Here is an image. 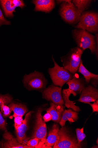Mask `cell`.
Returning <instances> with one entry per match:
<instances>
[{"mask_svg":"<svg viewBox=\"0 0 98 148\" xmlns=\"http://www.w3.org/2000/svg\"><path fill=\"white\" fill-rule=\"evenodd\" d=\"M89 104L92 108L93 109V112H98V100H97L96 101L94 102L93 104L91 103H90L89 102L86 103Z\"/></svg>","mask_w":98,"mask_h":148,"instance_id":"obj_29","label":"cell"},{"mask_svg":"<svg viewBox=\"0 0 98 148\" xmlns=\"http://www.w3.org/2000/svg\"><path fill=\"white\" fill-rule=\"evenodd\" d=\"M52 59L54 66L53 68L49 69V73L54 85L62 88L65 84L72 78L74 75L64 67L60 66L55 62L53 56Z\"/></svg>","mask_w":98,"mask_h":148,"instance_id":"obj_4","label":"cell"},{"mask_svg":"<svg viewBox=\"0 0 98 148\" xmlns=\"http://www.w3.org/2000/svg\"><path fill=\"white\" fill-rule=\"evenodd\" d=\"M32 3L35 5V11L46 13L51 12L55 6V1L53 0H35Z\"/></svg>","mask_w":98,"mask_h":148,"instance_id":"obj_14","label":"cell"},{"mask_svg":"<svg viewBox=\"0 0 98 148\" xmlns=\"http://www.w3.org/2000/svg\"><path fill=\"white\" fill-rule=\"evenodd\" d=\"M6 142L3 145L4 148H29L26 145L20 144L16 139L14 138L12 134L7 130L3 136Z\"/></svg>","mask_w":98,"mask_h":148,"instance_id":"obj_17","label":"cell"},{"mask_svg":"<svg viewBox=\"0 0 98 148\" xmlns=\"http://www.w3.org/2000/svg\"><path fill=\"white\" fill-rule=\"evenodd\" d=\"M72 2L76 7L82 13L87 9L92 1L90 0H73Z\"/></svg>","mask_w":98,"mask_h":148,"instance_id":"obj_23","label":"cell"},{"mask_svg":"<svg viewBox=\"0 0 98 148\" xmlns=\"http://www.w3.org/2000/svg\"><path fill=\"white\" fill-rule=\"evenodd\" d=\"M73 38L78 47L83 51L89 49L92 54H95L96 44L95 37L86 30L76 29L72 31Z\"/></svg>","mask_w":98,"mask_h":148,"instance_id":"obj_1","label":"cell"},{"mask_svg":"<svg viewBox=\"0 0 98 148\" xmlns=\"http://www.w3.org/2000/svg\"><path fill=\"white\" fill-rule=\"evenodd\" d=\"M64 106L56 105L53 103H50V106L47 110L52 116V120L57 123L60 122L64 111Z\"/></svg>","mask_w":98,"mask_h":148,"instance_id":"obj_18","label":"cell"},{"mask_svg":"<svg viewBox=\"0 0 98 148\" xmlns=\"http://www.w3.org/2000/svg\"><path fill=\"white\" fill-rule=\"evenodd\" d=\"M78 72L83 75L84 78L87 84H89L91 81L94 86L96 87L98 84V75L91 73L86 69L83 65L81 60Z\"/></svg>","mask_w":98,"mask_h":148,"instance_id":"obj_16","label":"cell"},{"mask_svg":"<svg viewBox=\"0 0 98 148\" xmlns=\"http://www.w3.org/2000/svg\"><path fill=\"white\" fill-rule=\"evenodd\" d=\"M33 112H30L26 114L23 123L16 131L17 140L20 144L26 145L29 138L26 135V132L28 128V124L30 116Z\"/></svg>","mask_w":98,"mask_h":148,"instance_id":"obj_13","label":"cell"},{"mask_svg":"<svg viewBox=\"0 0 98 148\" xmlns=\"http://www.w3.org/2000/svg\"><path fill=\"white\" fill-rule=\"evenodd\" d=\"M72 1H70V0H64V1H62V0H61V1H56V2L58 4H60V3H62L65 2H72Z\"/></svg>","mask_w":98,"mask_h":148,"instance_id":"obj_32","label":"cell"},{"mask_svg":"<svg viewBox=\"0 0 98 148\" xmlns=\"http://www.w3.org/2000/svg\"><path fill=\"white\" fill-rule=\"evenodd\" d=\"M75 27L89 32L96 33L98 31V13L91 11L83 12Z\"/></svg>","mask_w":98,"mask_h":148,"instance_id":"obj_3","label":"cell"},{"mask_svg":"<svg viewBox=\"0 0 98 148\" xmlns=\"http://www.w3.org/2000/svg\"><path fill=\"white\" fill-rule=\"evenodd\" d=\"M59 128L57 124L53 125L49 132L47 138L41 145L40 148H51L53 147L57 140Z\"/></svg>","mask_w":98,"mask_h":148,"instance_id":"obj_15","label":"cell"},{"mask_svg":"<svg viewBox=\"0 0 98 148\" xmlns=\"http://www.w3.org/2000/svg\"><path fill=\"white\" fill-rule=\"evenodd\" d=\"M23 82L30 89L40 90L45 88L47 80L43 73L35 71L29 75H25Z\"/></svg>","mask_w":98,"mask_h":148,"instance_id":"obj_6","label":"cell"},{"mask_svg":"<svg viewBox=\"0 0 98 148\" xmlns=\"http://www.w3.org/2000/svg\"><path fill=\"white\" fill-rule=\"evenodd\" d=\"M98 99V90L91 85L86 86L80 94L78 101L86 103L95 102Z\"/></svg>","mask_w":98,"mask_h":148,"instance_id":"obj_11","label":"cell"},{"mask_svg":"<svg viewBox=\"0 0 98 148\" xmlns=\"http://www.w3.org/2000/svg\"><path fill=\"white\" fill-rule=\"evenodd\" d=\"M43 119L45 122H48L52 119L51 115L48 112L44 115L43 117Z\"/></svg>","mask_w":98,"mask_h":148,"instance_id":"obj_30","label":"cell"},{"mask_svg":"<svg viewBox=\"0 0 98 148\" xmlns=\"http://www.w3.org/2000/svg\"><path fill=\"white\" fill-rule=\"evenodd\" d=\"M14 117V127L16 131L22 124L23 120L22 117L21 116H18Z\"/></svg>","mask_w":98,"mask_h":148,"instance_id":"obj_26","label":"cell"},{"mask_svg":"<svg viewBox=\"0 0 98 148\" xmlns=\"http://www.w3.org/2000/svg\"><path fill=\"white\" fill-rule=\"evenodd\" d=\"M78 143L80 145L81 142L86 137V134L83 132V127L81 129L77 128L76 130Z\"/></svg>","mask_w":98,"mask_h":148,"instance_id":"obj_24","label":"cell"},{"mask_svg":"<svg viewBox=\"0 0 98 148\" xmlns=\"http://www.w3.org/2000/svg\"><path fill=\"white\" fill-rule=\"evenodd\" d=\"M10 24L11 22L5 18L2 10L0 9V27L2 25H9Z\"/></svg>","mask_w":98,"mask_h":148,"instance_id":"obj_27","label":"cell"},{"mask_svg":"<svg viewBox=\"0 0 98 148\" xmlns=\"http://www.w3.org/2000/svg\"><path fill=\"white\" fill-rule=\"evenodd\" d=\"M8 106L11 111L13 112L14 114L10 118H12L18 116H23L27 112L26 107L24 105L20 103H10Z\"/></svg>","mask_w":98,"mask_h":148,"instance_id":"obj_22","label":"cell"},{"mask_svg":"<svg viewBox=\"0 0 98 148\" xmlns=\"http://www.w3.org/2000/svg\"><path fill=\"white\" fill-rule=\"evenodd\" d=\"M6 124L3 119L1 112H0V130H6Z\"/></svg>","mask_w":98,"mask_h":148,"instance_id":"obj_28","label":"cell"},{"mask_svg":"<svg viewBox=\"0 0 98 148\" xmlns=\"http://www.w3.org/2000/svg\"><path fill=\"white\" fill-rule=\"evenodd\" d=\"M92 148H98V146H96V145H95V146H93Z\"/></svg>","mask_w":98,"mask_h":148,"instance_id":"obj_33","label":"cell"},{"mask_svg":"<svg viewBox=\"0 0 98 148\" xmlns=\"http://www.w3.org/2000/svg\"><path fill=\"white\" fill-rule=\"evenodd\" d=\"M43 95V98L48 101H52L56 105L62 106L64 104L61 87L57 86H49L44 90Z\"/></svg>","mask_w":98,"mask_h":148,"instance_id":"obj_9","label":"cell"},{"mask_svg":"<svg viewBox=\"0 0 98 148\" xmlns=\"http://www.w3.org/2000/svg\"><path fill=\"white\" fill-rule=\"evenodd\" d=\"M12 98L8 95H0V105L1 112L4 118L9 116L10 114L11 111L7 105L11 103Z\"/></svg>","mask_w":98,"mask_h":148,"instance_id":"obj_19","label":"cell"},{"mask_svg":"<svg viewBox=\"0 0 98 148\" xmlns=\"http://www.w3.org/2000/svg\"><path fill=\"white\" fill-rule=\"evenodd\" d=\"M84 51L77 47L72 48L66 55L61 58L63 67L73 75L76 74Z\"/></svg>","mask_w":98,"mask_h":148,"instance_id":"obj_2","label":"cell"},{"mask_svg":"<svg viewBox=\"0 0 98 148\" xmlns=\"http://www.w3.org/2000/svg\"><path fill=\"white\" fill-rule=\"evenodd\" d=\"M53 147L54 148H81L77 141L69 135L68 131L64 126L59 130L57 141Z\"/></svg>","mask_w":98,"mask_h":148,"instance_id":"obj_7","label":"cell"},{"mask_svg":"<svg viewBox=\"0 0 98 148\" xmlns=\"http://www.w3.org/2000/svg\"><path fill=\"white\" fill-rule=\"evenodd\" d=\"M66 84L68 86V88L73 92V95L74 97L77 94H80L87 84L84 78H79L76 74L74 75L72 78L69 80Z\"/></svg>","mask_w":98,"mask_h":148,"instance_id":"obj_12","label":"cell"},{"mask_svg":"<svg viewBox=\"0 0 98 148\" xmlns=\"http://www.w3.org/2000/svg\"><path fill=\"white\" fill-rule=\"evenodd\" d=\"M59 12L63 20L70 24L78 23L82 14L72 1L62 3Z\"/></svg>","mask_w":98,"mask_h":148,"instance_id":"obj_5","label":"cell"},{"mask_svg":"<svg viewBox=\"0 0 98 148\" xmlns=\"http://www.w3.org/2000/svg\"><path fill=\"white\" fill-rule=\"evenodd\" d=\"M95 37L96 42V50L95 54L96 55V58H97V60H98V34H96Z\"/></svg>","mask_w":98,"mask_h":148,"instance_id":"obj_31","label":"cell"},{"mask_svg":"<svg viewBox=\"0 0 98 148\" xmlns=\"http://www.w3.org/2000/svg\"><path fill=\"white\" fill-rule=\"evenodd\" d=\"M78 113L73 111L71 109L65 110L63 112L59 124L63 127L65 125L67 121H68L70 122L74 123L78 119Z\"/></svg>","mask_w":98,"mask_h":148,"instance_id":"obj_21","label":"cell"},{"mask_svg":"<svg viewBox=\"0 0 98 148\" xmlns=\"http://www.w3.org/2000/svg\"><path fill=\"white\" fill-rule=\"evenodd\" d=\"M62 95L64 101L65 106L68 109H71L73 111L79 112L81 111L79 107L75 105L74 101L69 100V97L71 94L73 95V92L69 88L63 89L62 91Z\"/></svg>","mask_w":98,"mask_h":148,"instance_id":"obj_20","label":"cell"},{"mask_svg":"<svg viewBox=\"0 0 98 148\" xmlns=\"http://www.w3.org/2000/svg\"><path fill=\"white\" fill-rule=\"evenodd\" d=\"M42 109L39 108L36 116V123L32 137L33 138L38 139L39 143L36 148H40L46 139L47 136V126L43 119L41 115Z\"/></svg>","mask_w":98,"mask_h":148,"instance_id":"obj_8","label":"cell"},{"mask_svg":"<svg viewBox=\"0 0 98 148\" xmlns=\"http://www.w3.org/2000/svg\"><path fill=\"white\" fill-rule=\"evenodd\" d=\"M97 143L98 145V138L97 139Z\"/></svg>","mask_w":98,"mask_h":148,"instance_id":"obj_34","label":"cell"},{"mask_svg":"<svg viewBox=\"0 0 98 148\" xmlns=\"http://www.w3.org/2000/svg\"><path fill=\"white\" fill-rule=\"evenodd\" d=\"M39 143L38 139L34 138L28 141L26 144V145L29 148H36Z\"/></svg>","mask_w":98,"mask_h":148,"instance_id":"obj_25","label":"cell"},{"mask_svg":"<svg viewBox=\"0 0 98 148\" xmlns=\"http://www.w3.org/2000/svg\"><path fill=\"white\" fill-rule=\"evenodd\" d=\"M0 5L2 8L6 17L13 18L14 12L18 7L23 8L25 6L23 1L21 0H1Z\"/></svg>","mask_w":98,"mask_h":148,"instance_id":"obj_10","label":"cell"}]
</instances>
